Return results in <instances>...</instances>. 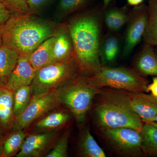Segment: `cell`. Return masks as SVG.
Masks as SVG:
<instances>
[{
  "label": "cell",
  "instance_id": "6da1fadb",
  "mask_svg": "<svg viewBox=\"0 0 157 157\" xmlns=\"http://www.w3.org/2000/svg\"><path fill=\"white\" fill-rule=\"evenodd\" d=\"M102 24V13L97 7L73 17L68 24L78 71L88 76L98 73L102 66L100 56Z\"/></svg>",
  "mask_w": 157,
  "mask_h": 157
},
{
  "label": "cell",
  "instance_id": "7a4b0ae2",
  "mask_svg": "<svg viewBox=\"0 0 157 157\" xmlns=\"http://www.w3.org/2000/svg\"><path fill=\"white\" fill-rule=\"evenodd\" d=\"M94 100V121L98 128H128L141 132L144 122L130 107L126 90L102 88Z\"/></svg>",
  "mask_w": 157,
  "mask_h": 157
},
{
  "label": "cell",
  "instance_id": "3957f363",
  "mask_svg": "<svg viewBox=\"0 0 157 157\" xmlns=\"http://www.w3.org/2000/svg\"><path fill=\"white\" fill-rule=\"evenodd\" d=\"M31 15L14 13L2 25L3 45L16 51L19 55H29L45 40L56 35L52 25Z\"/></svg>",
  "mask_w": 157,
  "mask_h": 157
},
{
  "label": "cell",
  "instance_id": "277c9868",
  "mask_svg": "<svg viewBox=\"0 0 157 157\" xmlns=\"http://www.w3.org/2000/svg\"><path fill=\"white\" fill-rule=\"evenodd\" d=\"M87 78L91 85L97 89L109 87L132 92L148 93V80L135 68L102 65L98 73Z\"/></svg>",
  "mask_w": 157,
  "mask_h": 157
},
{
  "label": "cell",
  "instance_id": "5b68a950",
  "mask_svg": "<svg viewBox=\"0 0 157 157\" xmlns=\"http://www.w3.org/2000/svg\"><path fill=\"white\" fill-rule=\"evenodd\" d=\"M58 89L61 104L69 109L76 121H83L92 107L98 89L91 85L87 76L78 75Z\"/></svg>",
  "mask_w": 157,
  "mask_h": 157
},
{
  "label": "cell",
  "instance_id": "8992f818",
  "mask_svg": "<svg viewBox=\"0 0 157 157\" xmlns=\"http://www.w3.org/2000/svg\"><path fill=\"white\" fill-rule=\"evenodd\" d=\"M78 73L74 56L44 66L36 71L31 85L32 95L58 89L78 76Z\"/></svg>",
  "mask_w": 157,
  "mask_h": 157
},
{
  "label": "cell",
  "instance_id": "52a82bcc",
  "mask_svg": "<svg viewBox=\"0 0 157 157\" xmlns=\"http://www.w3.org/2000/svg\"><path fill=\"white\" fill-rule=\"evenodd\" d=\"M61 104L59 89L32 95L25 110L15 118L11 131L28 130L34 122L58 108Z\"/></svg>",
  "mask_w": 157,
  "mask_h": 157
},
{
  "label": "cell",
  "instance_id": "ba28073f",
  "mask_svg": "<svg viewBox=\"0 0 157 157\" xmlns=\"http://www.w3.org/2000/svg\"><path fill=\"white\" fill-rule=\"evenodd\" d=\"M99 134L113 149L122 156L143 155L140 132L128 128L99 129Z\"/></svg>",
  "mask_w": 157,
  "mask_h": 157
},
{
  "label": "cell",
  "instance_id": "9c48e42d",
  "mask_svg": "<svg viewBox=\"0 0 157 157\" xmlns=\"http://www.w3.org/2000/svg\"><path fill=\"white\" fill-rule=\"evenodd\" d=\"M148 15V7L141 4L136 6L130 13L123 49L124 56L130 55L143 39Z\"/></svg>",
  "mask_w": 157,
  "mask_h": 157
},
{
  "label": "cell",
  "instance_id": "30bf717a",
  "mask_svg": "<svg viewBox=\"0 0 157 157\" xmlns=\"http://www.w3.org/2000/svg\"><path fill=\"white\" fill-rule=\"evenodd\" d=\"M60 131L29 133L16 157H42L53 148L61 135Z\"/></svg>",
  "mask_w": 157,
  "mask_h": 157
},
{
  "label": "cell",
  "instance_id": "8fae6325",
  "mask_svg": "<svg viewBox=\"0 0 157 157\" xmlns=\"http://www.w3.org/2000/svg\"><path fill=\"white\" fill-rule=\"evenodd\" d=\"M126 91L132 110L144 122H150L157 114V99L147 93Z\"/></svg>",
  "mask_w": 157,
  "mask_h": 157
},
{
  "label": "cell",
  "instance_id": "7c38bea8",
  "mask_svg": "<svg viewBox=\"0 0 157 157\" xmlns=\"http://www.w3.org/2000/svg\"><path fill=\"white\" fill-rule=\"evenodd\" d=\"M70 113V111L57 108L35 121L29 128H32V133L60 131L71 120Z\"/></svg>",
  "mask_w": 157,
  "mask_h": 157
},
{
  "label": "cell",
  "instance_id": "4fadbf2b",
  "mask_svg": "<svg viewBox=\"0 0 157 157\" xmlns=\"http://www.w3.org/2000/svg\"><path fill=\"white\" fill-rule=\"evenodd\" d=\"M36 73V71L29 60L28 55H21L6 86L14 91L18 88L30 86Z\"/></svg>",
  "mask_w": 157,
  "mask_h": 157
},
{
  "label": "cell",
  "instance_id": "5bb4252c",
  "mask_svg": "<svg viewBox=\"0 0 157 157\" xmlns=\"http://www.w3.org/2000/svg\"><path fill=\"white\" fill-rule=\"evenodd\" d=\"M13 103L14 91L0 86V133L4 135L11 132L15 121Z\"/></svg>",
  "mask_w": 157,
  "mask_h": 157
},
{
  "label": "cell",
  "instance_id": "9a60e30c",
  "mask_svg": "<svg viewBox=\"0 0 157 157\" xmlns=\"http://www.w3.org/2000/svg\"><path fill=\"white\" fill-rule=\"evenodd\" d=\"M135 67L143 76L157 77V53L153 46L145 44L135 59Z\"/></svg>",
  "mask_w": 157,
  "mask_h": 157
},
{
  "label": "cell",
  "instance_id": "2e32d148",
  "mask_svg": "<svg viewBox=\"0 0 157 157\" xmlns=\"http://www.w3.org/2000/svg\"><path fill=\"white\" fill-rule=\"evenodd\" d=\"M74 56L73 41L68 30L61 31L55 36L52 51V63L63 61Z\"/></svg>",
  "mask_w": 157,
  "mask_h": 157
},
{
  "label": "cell",
  "instance_id": "e0dca14e",
  "mask_svg": "<svg viewBox=\"0 0 157 157\" xmlns=\"http://www.w3.org/2000/svg\"><path fill=\"white\" fill-rule=\"evenodd\" d=\"M29 134L27 130H14L7 133L3 140L0 157L16 156Z\"/></svg>",
  "mask_w": 157,
  "mask_h": 157
},
{
  "label": "cell",
  "instance_id": "ac0fdd59",
  "mask_svg": "<svg viewBox=\"0 0 157 157\" xmlns=\"http://www.w3.org/2000/svg\"><path fill=\"white\" fill-rule=\"evenodd\" d=\"M19 57V54L14 49L4 45L0 47V79L4 86L7 84Z\"/></svg>",
  "mask_w": 157,
  "mask_h": 157
},
{
  "label": "cell",
  "instance_id": "d6986e66",
  "mask_svg": "<svg viewBox=\"0 0 157 157\" xmlns=\"http://www.w3.org/2000/svg\"><path fill=\"white\" fill-rule=\"evenodd\" d=\"M54 40L55 36L48 38L29 55V60L36 71L51 63L52 51Z\"/></svg>",
  "mask_w": 157,
  "mask_h": 157
},
{
  "label": "cell",
  "instance_id": "ffe728a7",
  "mask_svg": "<svg viewBox=\"0 0 157 157\" xmlns=\"http://www.w3.org/2000/svg\"><path fill=\"white\" fill-rule=\"evenodd\" d=\"M78 153L82 157H105L106 154L95 140L89 129L82 133L78 144Z\"/></svg>",
  "mask_w": 157,
  "mask_h": 157
},
{
  "label": "cell",
  "instance_id": "44dd1931",
  "mask_svg": "<svg viewBox=\"0 0 157 157\" xmlns=\"http://www.w3.org/2000/svg\"><path fill=\"white\" fill-rule=\"evenodd\" d=\"M129 15L126 7L111 8L104 14V23L109 31L118 32L128 23Z\"/></svg>",
  "mask_w": 157,
  "mask_h": 157
},
{
  "label": "cell",
  "instance_id": "7402d4cb",
  "mask_svg": "<svg viewBox=\"0 0 157 157\" xmlns=\"http://www.w3.org/2000/svg\"><path fill=\"white\" fill-rule=\"evenodd\" d=\"M140 133L143 155L157 157V128L148 123H144Z\"/></svg>",
  "mask_w": 157,
  "mask_h": 157
},
{
  "label": "cell",
  "instance_id": "603a6c76",
  "mask_svg": "<svg viewBox=\"0 0 157 157\" xmlns=\"http://www.w3.org/2000/svg\"><path fill=\"white\" fill-rule=\"evenodd\" d=\"M148 19L143 39L145 44L157 47V0H149Z\"/></svg>",
  "mask_w": 157,
  "mask_h": 157
},
{
  "label": "cell",
  "instance_id": "cb8c5ba5",
  "mask_svg": "<svg viewBox=\"0 0 157 157\" xmlns=\"http://www.w3.org/2000/svg\"><path fill=\"white\" fill-rule=\"evenodd\" d=\"M120 50V42L117 36L109 35L101 42L100 56L101 62L112 63L116 59Z\"/></svg>",
  "mask_w": 157,
  "mask_h": 157
},
{
  "label": "cell",
  "instance_id": "d4e9b609",
  "mask_svg": "<svg viewBox=\"0 0 157 157\" xmlns=\"http://www.w3.org/2000/svg\"><path fill=\"white\" fill-rule=\"evenodd\" d=\"M32 96L31 85L22 86L14 90L13 111L15 118L25 110L30 101Z\"/></svg>",
  "mask_w": 157,
  "mask_h": 157
},
{
  "label": "cell",
  "instance_id": "484cf974",
  "mask_svg": "<svg viewBox=\"0 0 157 157\" xmlns=\"http://www.w3.org/2000/svg\"><path fill=\"white\" fill-rule=\"evenodd\" d=\"M92 0H59L57 10L62 16H66L83 9Z\"/></svg>",
  "mask_w": 157,
  "mask_h": 157
},
{
  "label": "cell",
  "instance_id": "4316f807",
  "mask_svg": "<svg viewBox=\"0 0 157 157\" xmlns=\"http://www.w3.org/2000/svg\"><path fill=\"white\" fill-rule=\"evenodd\" d=\"M70 135V129L60 136L53 148L48 152L45 157H68V143Z\"/></svg>",
  "mask_w": 157,
  "mask_h": 157
},
{
  "label": "cell",
  "instance_id": "83f0119b",
  "mask_svg": "<svg viewBox=\"0 0 157 157\" xmlns=\"http://www.w3.org/2000/svg\"><path fill=\"white\" fill-rule=\"evenodd\" d=\"M11 13L31 14L27 0H0Z\"/></svg>",
  "mask_w": 157,
  "mask_h": 157
},
{
  "label": "cell",
  "instance_id": "f1b7e54d",
  "mask_svg": "<svg viewBox=\"0 0 157 157\" xmlns=\"http://www.w3.org/2000/svg\"><path fill=\"white\" fill-rule=\"evenodd\" d=\"M52 0H27L31 14L37 12L48 5Z\"/></svg>",
  "mask_w": 157,
  "mask_h": 157
},
{
  "label": "cell",
  "instance_id": "f546056e",
  "mask_svg": "<svg viewBox=\"0 0 157 157\" xmlns=\"http://www.w3.org/2000/svg\"><path fill=\"white\" fill-rule=\"evenodd\" d=\"M11 12L0 2V25H2L10 18Z\"/></svg>",
  "mask_w": 157,
  "mask_h": 157
},
{
  "label": "cell",
  "instance_id": "4dcf8cb0",
  "mask_svg": "<svg viewBox=\"0 0 157 157\" xmlns=\"http://www.w3.org/2000/svg\"><path fill=\"white\" fill-rule=\"evenodd\" d=\"M148 92L151 93L152 96L157 98V77L154 76L152 78L151 83L149 84L147 86Z\"/></svg>",
  "mask_w": 157,
  "mask_h": 157
},
{
  "label": "cell",
  "instance_id": "1f68e13d",
  "mask_svg": "<svg viewBox=\"0 0 157 157\" xmlns=\"http://www.w3.org/2000/svg\"><path fill=\"white\" fill-rule=\"evenodd\" d=\"M144 0H127L128 5L130 6H136L142 4Z\"/></svg>",
  "mask_w": 157,
  "mask_h": 157
},
{
  "label": "cell",
  "instance_id": "d6a6232c",
  "mask_svg": "<svg viewBox=\"0 0 157 157\" xmlns=\"http://www.w3.org/2000/svg\"><path fill=\"white\" fill-rule=\"evenodd\" d=\"M112 0H103V8L104 9H107Z\"/></svg>",
  "mask_w": 157,
  "mask_h": 157
},
{
  "label": "cell",
  "instance_id": "836d02e7",
  "mask_svg": "<svg viewBox=\"0 0 157 157\" xmlns=\"http://www.w3.org/2000/svg\"><path fill=\"white\" fill-rule=\"evenodd\" d=\"M5 136V135L0 133V155H1V153H2V147L3 140H4Z\"/></svg>",
  "mask_w": 157,
  "mask_h": 157
},
{
  "label": "cell",
  "instance_id": "e575fe53",
  "mask_svg": "<svg viewBox=\"0 0 157 157\" xmlns=\"http://www.w3.org/2000/svg\"><path fill=\"white\" fill-rule=\"evenodd\" d=\"M149 122H156L157 123V114L155 116V117L152 120ZM147 123V122H146Z\"/></svg>",
  "mask_w": 157,
  "mask_h": 157
},
{
  "label": "cell",
  "instance_id": "d590c367",
  "mask_svg": "<svg viewBox=\"0 0 157 157\" xmlns=\"http://www.w3.org/2000/svg\"><path fill=\"white\" fill-rule=\"evenodd\" d=\"M3 45L2 39V35L0 33V47Z\"/></svg>",
  "mask_w": 157,
  "mask_h": 157
},
{
  "label": "cell",
  "instance_id": "8d00e7d4",
  "mask_svg": "<svg viewBox=\"0 0 157 157\" xmlns=\"http://www.w3.org/2000/svg\"><path fill=\"white\" fill-rule=\"evenodd\" d=\"M148 123L151 124L152 125L154 126L157 128V123L156 122H147Z\"/></svg>",
  "mask_w": 157,
  "mask_h": 157
},
{
  "label": "cell",
  "instance_id": "74e56055",
  "mask_svg": "<svg viewBox=\"0 0 157 157\" xmlns=\"http://www.w3.org/2000/svg\"><path fill=\"white\" fill-rule=\"evenodd\" d=\"M4 86L2 85V82H1V79H0V86Z\"/></svg>",
  "mask_w": 157,
  "mask_h": 157
},
{
  "label": "cell",
  "instance_id": "f35d334b",
  "mask_svg": "<svg viewBox=\"0 0 157 157\" xmlns=\"http://www.w3.org/2000/svg\"><path fill=\"white\" fill-rule=\"evenodd\" d=\"M1 28H2V25H0V31H1Z\"/></svg>",
  "mask_w": 157,
  "mask_h": 157
},
{
  "label": "cell",
  "instance_id": "ab89813d",
  "mask_svg": "<svg viewBox=\"0 0 157 157\" xmlns=\"http://www.w3.org/2000/svg\"><path fill=\"white\" fill-rule=\"evenodd\" d=\"M156 98V99H157V98Z\"/></svg>",
  "mask_w": 157,
  "mask_h": 157
}]
</instances>
